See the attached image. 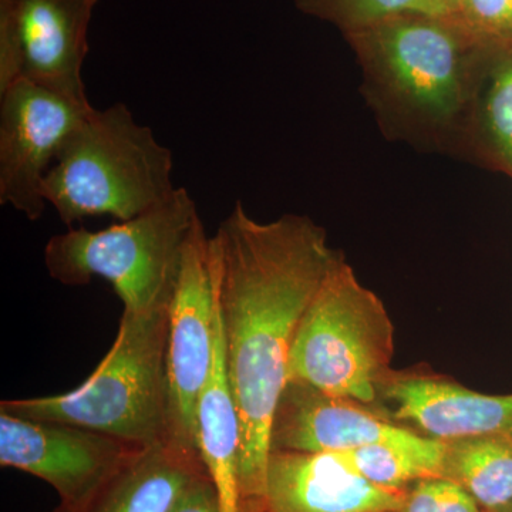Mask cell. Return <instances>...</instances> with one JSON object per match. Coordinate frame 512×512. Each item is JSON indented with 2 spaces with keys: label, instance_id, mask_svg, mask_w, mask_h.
<instances>
[{
  "label": "cell",
  "instance_id": "6da1fadb",
  "mask_svg": "<svg viewBox=\"0 0 512 512\" xmlns=\"http://www.w3.org/2000/svg\"><path fill=\"white\" fill-rule=\"evenodd\" d=\"M340 256L311 218L288 214L259 222L241 202L210 238L225 363L241 430V512H269L266 466L289 356L309 303Z\"/></svg>",
  "mask_w": 512,
  "mask_h": 512
},
{
  "label": "cell",
  "instance_id": "7a4b0ae2",
  "mask_svg": "<svg viewBox=\"0 0 512 512\" xmlns=\"http://www.w3.org/2000/svg\"><path fill=\"white\" fill-rule=\"evenodd\" d=\"M173 165L170 148L126 104L93 107L47 171L43 197L67 228L103 215L133 220L173 197Z\"/></svg>",
  "mask_w": 512,
  "mask_h": 512
},
{
  "label": "cell",
  "instance_id": "3957f363",
  "mask_svg": "<svg viewBox=\"0 0 512 512\" xmlns=\"http://www.w3.org/2000/svg\"><path fill=\"white\" fill-rule=\"evenodd\" d=\"M170 305L123 312L110 352L72 392L3 400L0 412L86 427L144 447L168 439Z\"/></svg>",
  "mask_w": 512,
  "mask_h": 512
},
{
  "label": "cell",
  "instance_id": "277c9868",
  "mask_svg": "<svg viewBox=\"0 0 512 512\" xmlns=\"http://www.w3.org/2000/svg\"><path fill=\"white\" fill-rule=\"evenodd\" d=\"M200 221L190 192L177 188L170 200L133 220L100 231L69 228L50 238L47 272L66 286L104 279L123 302V312L163 308L173 299L185 245Z\"/></svg>",
  "mask_w": 512,
  "mask_h": 512
},
{
  "label": "cell",
  "instance_id": "5b68a950",
  "mask_svg": "<svg viewBox=\"0 0 512 512\" xmlns=\"http://www.w3.org/2000/svg\"><path fill=\"white\" fill-rule=\"evenodd\" d=\"M394 325L382 299L357 279L340 256L301 320L288 380L332 396L376 406L393 372Z\"/></svg>",
  "mask_w": 512,
  "mask_h": 512
},
{
  "label": "cell",
  "instance_id": "8992f818",
  "mask_svg": "<svg viewBox=\"0 0 512 512\" xmlns=\"http://www.w3.org/2000/svg\"><path fill=\"white\" fill-rule=\"evenodd\" d=\"M363 62L414 116L447 124L467 100L468 50L477 46L453 18L399 16L350 30Z\"/></svg>",
  "mask_w": 512,
  "mask_h": 512
},
{
  "label": "cell",
  "instance_id": "52a82bcc",
  "mask_svg": "<svg viewBox=\"0 0 512 512\" xmlns=\"http://www.w3.org/2000/svg\"><path fill=\"white\" fill-rule=\"evenodd\" d=\"M100 0H0V93L20 77L90 107L83 82Z\"/></svg>",
  "mask_w": 512,
  "mask_h": 512
},
{
  "label": "cell",
  "instance_id": "ba28073f",
  "mask_svg": "<svg viewBox=\"0 0 512 512\" xmlns=\"http://www.w3.org/2000/svg\"><path fill=\"white\" fill-rule=\"evenodd\" d=\"M218 305L210 261V238L202 221L185 245L170 305L168 434L198 448L197 410L214 366ZM200 451V450H198Z\"/></svg>",
  "mask_w": 512,
  "mask_h": 512
},
{
  "label": "cell",
  "instance_id": "9c48e42d",
  "mask_svg": "<svg viewBox=\"0 0 512 512\" xmlns=\"http://www.w3.org/2000/svg\"><path fill=\"white\" fill-rule=\"evenodd\" d=\"M367 444L406 451L439 477L440 440L394 423L377 406L332 396L298 380L286 382L272 421L271 451L325 453Z\"/></svg>",
  "mask_w": 512,
  "mask_h": 512
},
{
  "label": "cell",
  "instance_id": "30bf717a",
  "mask_svg": "<svg viewBox=\"0 0 512 512\" xmlns=\"http://www.w3.org/2000/svg\"><path fill=\"white\" fill-rule=\"evenodd\" d=\"M92 110L23 77L0 93V204L30 221L42 218L47 171Z\"/></svg>",
  "mask_w": 512,
  "mask_h": 512
},
{
  "label": "cell",
  "instance_id": "8fae6325",
  "mask_svg": "<svg viewBox=\"0 0 512 512\" xmlns=\"http://www.w3.org/2000/svg\"><path fill=\"white\" fill-rule=\"evenodd\" d=\"M143 448L86 427L0 412V466L46 481L60 504L82 501Z\"/></svg>",
  "mask_w": 512,
  "mask_h": 512
},
{
  "label": "cell",
  "instance_id": "7c38bea8",
  "mask_svg": "<svg viewBox=\"0 0 512 512\" xmlns=\"http://www.w3.org/2000/svg\"><path fill=\"white\" fill-rule=\"evenodd\" d=\"M376 406L427 439L512 436V393L476 392L429 369H393L380 386Z\"/></svg>",
  "mask_w": 512,
  "mask_h": 512
},
{
  "label": "cell",
  "instance_id": "4fadbf2b",
  "mask_svg": "<svg viewBox=\"0 0 512 512\" xmlns=\"http://www.w3.org/2000/svg\"><path fill=\"white\" fill-rule=\"evenodd\" d=\"M409 488L370 483L335 451H271L266 466L269 512H382L400 507Z\"/></svg>",
  "mask_w": 512,
  "mask_h": 512
},
{
  "label": "cell",
  "instance_id": "5bb4252c",
  "mask_svg": "<svg viewBox=\"0 0 512 512\" xmlns=\"http://www.w3.org/2000/svg\"><path fill=\"white\" fill-rule=\"evenodd\" d=\"M207 473L198 448L168 437L143 448L79 503L46 512H170Z\"/></svg>",
  "mask_w": 512,
  "mask_h": 512
},
{
  "label": "cell",
  "instance_id": "9a60e30c",
  "mask_svg": "<svg viewBox=\"0 0 512 512\" xmlns=\"http://www.w3.org/2000/svg\"><path fill=\"white\" fill-rule=\"evenodd\" d=\"M197 443L205 468L220 495L221 511L241 512L238 484L241 430L228 380L220 311L214 366L198 403Z\"/></svg>",
  "mask_w": 512,
  "mask_h": 512
},
{
  "label": "cell",
  "instance_id": "2e32d148",
  "mask_svg": "<svg viewBox=\"0 0 512 512\" xmlns=\"http://www.w3.org/2000/svg\"><path fill=\"white\" fill-rule=\"evenodd\" d=\"M439 477L467 491L485 511L512 507V436L440 440Z\"/></svg>",
  "mask_w": 512,
  "mask_h": 512
},
{
  "label": "cell",
  "instance_id": "e0dca14e",
  "mask_svg": "<svg viewBox=\"0 0 512 512\" xmlns=\"http://www.w3.org/2000/svg\"><path fill=\"white\" fill-rule=\"evenodd\" d=\"M335 453L359 476L379 487L406 490L417 481L437 477L406 451L387 444H367Z\"/></svg>",
  "mask_w": 512,
  "mask_h": 512
},
{
  "label": "cell",
  "instance_id": "ac0fdd59",
  "mask_svg": "<svg viewBox=\"0 0 512 512\" xmlns=\"http://www.w3.org/2000/svg\"><path fill=\"white\" fill-rule=\"evenodd\" d=\"M299 3L311 12L336 13L340 19L349 22L350 30L407 15L451 18L439 0H299Z\"/></svg>",
  "mask_w": 512,
  "mask_h": 512
},
{
  "label": "cell",
  "instance_id": "d6986e66",
  "mask_svg": "<svg viewBox=\"0 0 512 512\" xmlns=\"http://www.w3.org/2000/svg\"><path fill=\"white\" fill-rule=\"evenodd\" d=\"M490 74L483 104V126L495 153L512 170V56L501 50Z\"/></svg>",
  "mask_w": 512,
  "mask_h": 512
},
{
  "label": "cell",
  "instance_id": "ffe728a7",
  "mask_svg": "<svg viewBox=\"0 0 512 512\" xmlns=\"http://www.w3.org/2000/svg\"><path fill=\"white\" fill-rule=\"evenodd\" d=\"M453 19L477 46H512V0H461Z\"/></svg>",
  "mask_w": 512,
  "mask_h": 512
},
{
  "label": "cell",
  "instance_id": "44dd1931",
  "mask_svg": "<svg viewBox=\"0 0 512 512\" xmlns=\"http://www.w3.org/2000/svg\"><path fill=\"white\" fill-rule=\"evenodd\" d=\"M382 512H488L467 491L444 478L417 481L400 507Z\"/></svg>",
  "mask_w": 512,
  "mask_h": 512
},
{
  "label": "cell",
  "instance_id": "7402d4cb",
  "mask_svg": "<svg viewBox=\"0 0 512 512\" xmlns=\"http://www.w3.org/2000/svg\"><path fill=\"white\" fill-rule=\"evenodd\" d=\"M170 512H222L220 495L210 474L192 481Z\"/></svg>",
  "mask_w": 512,
  "mask_h": 512
},
{
  "label": "cell",
  "instance_id": "603a6c76",
  "mask_svg": "<svg viewBox=\"0 0 512 512\" xmlns=\"http://www.w3.org/2000/svg\"><path fill=\"white\" fill-rule=\"evenodd\" d=\"M441 5L446 6L448 12H450L451 18L456 15L458 6H460L461 0H439Z\"/></svg>",
  "mask_w": 512,
  "mask_h": 512
},
{
  "label": "cell",
  "instance_id": "cb8c5ba5",
  "mask_svg": "<svg viewBox=\"0 0 512 512\" xmlns=\"http://www.w3.org/2000/svg\"><path fill=\"white\" fill-rule=\"evenodd\" d=\"M505 52L510 53V55L512 56V46L510 47V49L505 50Z\"/></svg>",
  "mask_w": 512,
  "mask_h": 512
},
{
  "label": "cell",
  "instance_id": "d4e9b609",
  "mask_svg": "<svg viewBox=\"0 0 512 512\" xmlns=\"http://www.w3.org/2000/svg\"><path fill=\"white\" fill-rule=\"evenodd\" d=\"M510 512H512V507H511V511Z\"/></svg>",
  "mask_w": 512,
  "mask_h": 512
}]
</instances>
